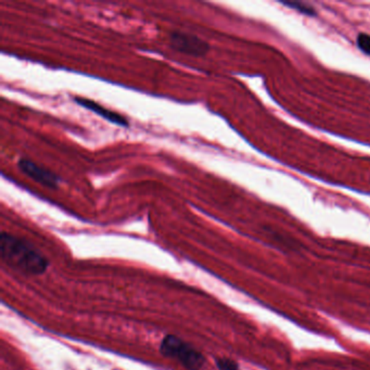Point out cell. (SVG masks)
I'll return each mask as SVG.
<instances>
[{"label": "cell", "instance_id": "6da1fadb", "mask_svg": "<svg viewBox=\"0 0 370 370\" xmlns=\"http://www.w3.org/2000/svg\"><path fill=\"white\" fill-rule=\"evenodd\" d=\"M0 257L9 268L25 275H41L49 268L48 259L33 244L7 232L0 235Z\"/></svg>", "mask_w": 370, "mask_h": 370}, {"label": "cell", "instance_id": "7a4b0ae2", "mask_svg": "<svg viewBox=\"0 0 370 370\" xmlns=\"http://www.w3.org/2000/svg\"><path fill=\"white\" fill-rule=\"evenodd\" d=\"M160 352L165 358L177 360L188 370H200L206 362L202 353L175 336H166L162 340Z\"/></svg>", "mask_w": 370, "mask_h": 370}, {"label": "cell", "instance_id": "3957f363", "mask_svg": "<svg viewBox=\"0 0 370 370\" xmlns=\"http://www.w3.org/2000/svg\"><path fill=\"white\" fill-rule=\"evenodd\" d=\"M168 43L174 52L186 54L189 57L202 58L210 52V44L208 41L195 34L186 32H172L168 37Z\"/></svg>", "mask_w": 370, "mask_h": 370}, {"label": "cell", "instance_id": "277c9868", "mask_svg": "<svg viewBox=\"0 0 370 370\" xmlns=\"http://www.w3.org/2000/svg\"><path fill=\"white\" fill-rule=\"evenodd\" d=\"M18 167L24 175L31 178L34 182H36L39 185L44 186L49 189H57L59 187L60 178L52 171L47 170L46 167L41 166L37 163L33 162L32 160H19Z\"/></svg>", "mask_w": 370, "mask_h": 370}, {"label": "cell", "instance_id": "5b68a950", "mask_svg": "<svg viewBox=\"0 0 370 370\" xmlns=\"http://www.w3.org/2000/svg\"><path fill=\"white\" fill-rule=\"evenodd\" d=\"M74 101L78 103V106L91 111V112L100 116V118H105V120L110 122V123L116 124L118 127H129V123L127 118H124L121 114L116 113L113 111L105 108V107L101 106L98 102H95V101L90 100V99L84 97H75Z\"/></svg>", "mask_w": 370, "mask_h": 370}, {"label": "cell", "instance_id": "8992f818", "mask_svg": "<svg viewBox=\"0 0 370 370\" xmlns=\"http://www.w3.org/2000/svg\"><path fill=\"white\" fill-rule=\"evenodd\" d=\"M283 5L287 6V7H290L291 9H294V10H298V12L303 13L306 16H315L316 12L314 10V8H312L311 6L306 5L304 3H298V1H285L283 3Z\"/></svg>", "mask_w": 370, "mask_h": 370}, {"label": "cell", "instance_id": "52a82bcc", "mask_svg": "<svg viewBox=\"0 0 370 370\" xmlns=\"http://www.w3.org/2000/svg\"><path fill=\"white\" fill-rule=\"evenodd\" d=\"M356 45L362 54L370 56V35L369 34L360 33L356 37Z\"/></svg>", "mask_w": 370, "mask_h": 370}, {"label": "cell", "instance_id": "ba28073f", "mask_svg": "<svg viewBox=\"0 0 370 370\" xmlns=\"http://www.w3.org/2000/svg\"><path fill=\"white\" fill-rule=\"evenodd\" d=\"M216 365L219 370H239L238 364L230 358H219L216 360Z\"/></svg>", "mask_w": 370, "mask_h": 370}]
</instances>
